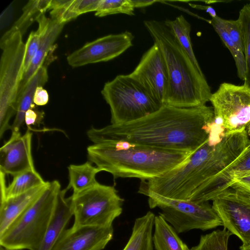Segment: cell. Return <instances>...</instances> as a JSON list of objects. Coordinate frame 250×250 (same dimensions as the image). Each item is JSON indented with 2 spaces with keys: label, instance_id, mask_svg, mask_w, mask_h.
Returning a JSON list of instances; mask_svg holds the SVG:
<instances>
[{
  "label": "cell",
  "instance_id": "cell-1",
  "mask_svg": "<svg viewBox=\"0 0 250 250\" xmlns=\"http://www.w3.org/2000/svg\"><path fill=\"white\" fill-rule=\"evenodd\" d=\"M214 118L212 106L181 108L164 104L156 111L122 125L91 127L87 136L93 144L125 141L152 147L193 153L205 143V126Z\"/></svg>",
  "mask_w": 250,
  "mask_h": 250
},
{
  "label": "cell",
  "instance_id": "cell-2",
  "mask_svg": "<svg viewBox=\"0 0 250 250\" xmlns=\"http://www.w3.org/2000/svg\"><path fill=\"white\" fill-rule=\"evenodd\" d=\"M144 24L159 47L166 64L168 83L164 104L181 108L206 105L212 93L202 70L164 21L148 20Z\"/></svg>",
  "mask_w": 250,
  "mask_h": 250
},
{
  "label": "cell",
  "instance_id": "cell-3",
  "mask_svg": "<svg viewBox=\"0 0 250 250\" xmlns=\"http://www.w3.org/2000/svg\"><path fill=\"white\" fill-rule=\"evenodd\" d=\"M193 153L134 145L117 149L109 142L87 147L89 162L114 178H136L147 181L160 177L184 164Z\"/></svg>",
  "mask_w": 250,
  "mask_h": 250
},
{
  "label": "cell",
  "instance_id": "cell-4",
  "mask_svg": "<svg viewBox=\"0 0 250 250\" xmlns=\"http://www.w3.org/2000/svg\"><path fill=\"white\" fill-rule=\"evenodd\" d=\"M61 190L58 181L49 182L37 199L0 235V246L9 250H37Z\"/></svg>",
  "mask_w": 250,
  "mask_h": 250
},
{
  "label": "cell",
  "instance_id": "cell-5",
  "mask_svg": "<svg viewBox=\"0 0 250 250\" xmlns=\"http://www.w3.org/2000/svg\"><path fill=\"white\" fill-rule=\"evenodd\" d=\"M101 93L110 107L111 125L135 121L162 105L129 74L117 75L106 82Z\"/></svg>",
  "mask_w": 250,
  "mask_h": 250
},
{
  "label": "cell",
  "instance_id": "cell-6",
  "mask_svg": "<svg viewBox=\"0 0 250 250\" xmlns=\"http://www.w3.org/2000/svg\"><path fill=\"white\" fill-rule=\"evenodd\" d=\"M0 137L11 129L15 115L19 87L23 74L25 43L20 32L7 31L0 41Z\"/></svg>",
  "mask_w": 250,
  "mask_h": 250
},
{
  "label": "cell",
  "instance_id": "cell-7",
  "mask_svg": "<svg viewBox=\"0 0 250 250\" xmlns=\"http://www.w3.org/2000/svg\"><path fill=\"white\" fill-rule=\"evenodd\" d=\"M70 197L73 227L111 226L123 211L124 200L114 186L97 182L91 188Z\"/></svg>",
  "mask_w": 250,
  "mask_h": 250
},
{
  "label": "cell",
  "instance_id": "cell-8",
  "mask_svg": "<svg viewBox=\"0 0 250 250\" xmlns=\"http://www.w3.org/2000/svg\"><path fill=\"white\" fill-rule=\"evenodd\" d=\"M148 197L150 208H159L160 214L178 233L193 229L206 230L223 226V222L208 202L168 198L148 190L138 191Z\"/></svg>",
  "mask_w": 250,
  "mask_h": 250
},
{
  "label": "cell",
  "instance_id": "cell-9",
  "mask_svg": "<svg viewBox=\"0 0 250 250\" xmlns=\"http://www.w3.org/2000/svg\"><path fill=\"white\" fill-rule=\"evenodd\" d=\"M209 101L214 119L226 134L246 130L250 124V86L228 83H221L212 93Z\"/></svg>",
  "mask_w": 250,
  "mask_h": 250
},
{
  "label": "cell",
  "instance_id": "cell-10",
  "mask_svg": "<svg viewBox=\"0 0 250 250\" xmlns=\"http://www.w3.org/2000/svg\"><path fill=\"white\" fill-rule=\"evenodd\" d=\"M212 201L224 228L237 236L242 246H250V195L229 188Z\"/></svg>",
  "mask_w": 250,
  "mask_h": 250
},
{
  "label": "cell",
  "instance_id": "cell-11",
  "mask_svg": "<svg viewBox=\"0 0 250 250\" xmlns=\"http://www.w3.org/2000/svg\"><path fill=\"white\" fill-rule=\"evenodd\" d=\"M133 34L126 31L110 34L85 43L66 58L72 67L107 62L116 58L132 46Z\"/></svg>",
  "mask_w": 250,
  "mask_h": 250
},
{
  "label": "cell",
  "instance_id": "cell-12",
  "mask_svg": "<svg viewBox=\"0 0 250 250\" xmlns=\"http://www.w3.org/2000/svg\"><path fill=\"white\" fill-rule=\"evenodd\" d=\"M129 75L140 83L161 105L168 88V74L162 52L155 42L143 54Z\"/></svg>",
  "mask_w": 250,
  "mask_h": 250
},
{
  "label": "cell",
  "instance_id": "cell-13",
  "mask_svg": "<svg viewBox=\"0 0 250 250\" xmlns=\"http://www.w3.org/2000/svg\"><path fill=\"white\" fill-rule=\"evenodd\" d=\"M32 133L11 134L0 149V172L15 176L35 169L32 154Z\"/></svg>",
  "mask_w": 250,
  "mask_h": 250
},
{
  "label": "cell",
  "instance_id": "cell-14",
  "mask_svg": "<svg viewBox=\"0 0 250 250\" xmlns=\"http://www.w3.org/2000/svg\"><path fill=\"white\" fill-rule=\"evenodd\" d=\"M113 225L65 229L52 250H103L112 239Z\"/></svg>",
  "mask_w": 250,
  "mask_h": 250
},
{
  "label": "cell",
  "instance_id": "cell-15",
  "mask_svg": "<svg viewBox=\"0 0 250 250\" xmlns=\"http://www.w3.org/2000/svg\"><path fill=\"white\" fill-rule=\"evenodd\" d=\"M249 170L250 144L229 165L196 188L188 200L197 203L212 201L223 191L229 188L234 177Z\"/></svg>",
  "mask_w": 250,
  "mask_h": 250
},
{
  "label": "cell",
  "instance_id": "cell-16",
  "mask_svg": "<svg viewBox=\"0 0 250 250\" xmlns=\"http://www.w3.org/2000/svg\"><path fill=\"white\" fill-rule=\"evenodd\" d=\"M37 21L39 24L37 30L40 38L39 49L28 68L23 74L18 97L37 70L44 64L47 55L51 52L55 42L65 24L46 17L44 14L41 16Z\"/></svg>",
  "mask_w": 250,
  "mask_h": 250
},
{
  "label": "cell",
  "instance_id": "cell-17",
  "mask_svg": "<svg viewBox=\"0 0 250 250\" xmlns=\"http://www.w3.org/2000/svg\"><path fill=\"white\" fill-rule=\"evenodd\" d=\"M67 191L66 188L60 190L52 217L37 250H52L73 216L71 197H65Z\"/></svg>",
  "mask_w": 250,
  "mask_h": 250
},
{
  "label": "cell",
  "instance_id": "cell-18",
  "mask_svg": "<svg viewBox=\"0 0 250 250\" xmlns=\"http://www.w3.org/2000/svg\"><path fill=\"white\" fill-rule=\"evenodd\" d=\"M48 183L49 181L22 194L0 200V235L37 199Z\"/></svg>",
  "mask_w": 250,
  "mask_h": 250
},
{
  "label": "cell",
  "instance_id": "cell-19",
  "mask_svg": "<svg viewBox=\"0 0 250 250\" xmlns=\"http://www.w3.org/2000/svg\"><path fill=\"white\" fill-rule=\"evenodd\" d=\"M48 78L47 67L43 64L37 70L19 95L15 117L11 126V134L20 133V129L24 123L26 111L34 108L33 97L36 88L39 86H42L47 82Z\"/></svg>",
  "mask_w": 250,
  "mask_h": 250
},
{
  "label": "cell",
  "instance_id": "cell-20",
  "mask_svg": "<svg viewBox=\"0 0 250 250\" xmlns=\"http://www.w3.org/2000/svg\"><path fill=\"white\" fill-rule=\"evenodd\" d=\"M100 0H51V19L66 23L79 16L96 11Z\"/></svg>",
  "mask_w": 250,
  "mask_h": 250
},
{
  "label": "cell",
  "instance_id": "cell-21",
  "mask_svg": "<svg viewBox=\"0 0 250 250\" xmlns=\"http://www.w3.org/2000/svg\"><path fill=\"white\" fill-rule=\"evenodd\" d=\"M155 217V214L149 211L135 219L131 236L123 250H153Z\"/></svg>",
  "mask_w": 250,
  "mask_h": 250
},
{
  "label": "cell",
  "instance_id": "cell-22",
  "mask_svg": "<svg viewBox=\"0 0 250 250\" xmlns=\"http://www.w3.org/2000/svg\"><path fill=\"white\" fill-rule=\"evenodd\" d=\"M5 176V174L0 172V200L22 194L48 182L44 180L36 168L14 176L8 186Z\"/></svg>",
  "mask_w": 250,
  "mask_h": 250
},
{
  "label": "cell",
  "instance_id": "cell-23",
  "mask_svg": "<svg viewBox=\"0 0 250 250\" xmlns=\"http://www.w3.org/2000/svg\"><path fill=\"white\" fill-rule=\"evenodd\" d=\"M153 243L155 250H191L159 213L155 216Z\"/></svg>",
  "mask_w": 250,
  "mask_h": 250
},
{
  "label": "cell",
  "instance_id": "cell-24",
  "mask_svg": "<svg viewBox=\"0 0 250 250\" xmlns=\"http://www.w3.org/2000/svg\"><path fill=\"white\" fill-rule=\"evenodd\" d=\"M69 182L66 189H72V194L82 192L94 185L97 182L96 176L102 171L89 161L82 164H71L67 167Z\"/></svg>",
  "mask_w": 250,
  "mask_h": 250
},
{
  "label": "cell",
  "instance_id": "cell-25",
  "mask_svg": "<svg viewBox=\"0 0 250 250\" xmlns=\"http://www.w3.org/2000/svg\"><path fill=\"white\" fill-rule=\"evenodd\" d=\"M51 0H29L22 9V14L8 30L20 32L23 35L28 27L45 12L49 10Z\"/></svg>",
  "mask_w": 250,
  "mask_h": 250
},
{
  "label": "cell",
  "instance_id": "cell-26",
  "mask_svg": "<svg viewBox=\"0 0 250 250\" xmlns=\"http://www.w3.org/2000/svg\"><path fill=\"white\" fill-rule=\"evenodd\" d=\"M164 22L179 44L187 52L196 67L201 70L192 48L190 35V24L182 15L177 17L173 20H166Z\"/></svg>",
  "mask_w": 250,
  "mask_h": 250
},
{
  "label": "cell",
  "instance_id": "cell-27",
  "mask_svg": "<svg viewBox=\"0 0 250 250\" xmlns=\"http://www.w3.org/2000/svg\"><path fill=\"white\" fill-rule=\"evenodd\" d=\"M219 35L224 44L230 52L235 63L239 78L244 81L246 74V61L244 53L231 40L223 22L218 16L208 21Z\"/></svg>",
  "mask_w": 250,
  "mask_h": 250
},
{
  "label": "cell",
  "instance_id": "cell-28",
  "mask_svg": "<svg viewBox=\"0 0 250 250\" xmlns=\"http://www.w3.org/2000/svg\"><path fill=\"white\" fill-rule=\"evenodd\" d=\"M242 33L246 74L244 84L250 86V3L243 6L238 18Z\"/></svg>",
  "mask_w": 250,
  "mask_h": 250
},
{
  "label": "cell",
  "instance_id": "cell-29",
  "mask_svg": "<svg viewBox=\"0 0 250 250\" xmlns=\"http://www.w3.org/2000/svg\"><path fill=\"white\" fill-rule=\"evenodd\" d=\"M231 233L226 229H218L200 237L197 245L191 250H228V244Z\"/></svg>",
  "mask_w": 250,
  "mask_h": 250
},
{
  "label": "cell",
  "instance_id": "cell-30",
  "mask_svg": "<svg viewBox=\"0 0 250 250\" xmlns=\"http://www.w3.org/2000/svg\"><path fill=\"white\" fill-rule=\"evenodd\" d=\"M134 9L130 0H100L95 15L99 17L116 14L134 16Z\"/></svg>",
  "mask_w": 250,
  "mask_h": 250
},
{
  "label": "cell",
  "instance_id": "cell-31",
  "mask_svg": "<svg viewBox=\"0 0 250 250\" xmlns=\"http://www.w3.org/2000/svg\"><path fill=\"white\" fill-rule=\"evenodd\" d=\"M40 38L39 31L30 33L25 43V52L23 64V73L28 68L39 49Z\"/></svg>",
  "mask_w": 250,
  "mask_h": 250
},
{
  "label": "cell",
  "instance_id": "cell-32",
  "mask_svg": "<svg viewBox=\"0 0 250 250\" xmlns=\"http://www.w3.org/2000/svg\"><path fill=\"white\" fill-rule=\"evenodd\" d=\"M223 22L231 40L244 53L242 33L238 20L222 19Z\"/></svg>",
  "mask_w": 250,
  "mask_h": 250
},
{
  "label": "cell",
  "instance_id": "cell-33",
  "mask_svg": "<svg viewBox=\"0 0 250 250\" xmlns=\"http://www.w3.org/2000/svg\"><path fill=\"white\" fill-rule=\"evenodd\" d=\"M229 188L250 195V170L234 177L229 185Z\"/></svg>",
  "mask_w": 250,
  "mask_h": 250
},
{
  "label": "cell",
  "instance_id": "cell-34",
  "mask_svg": "<svg viewBox=\"0 0 250 250\" xmlns=\"http://www.w3.org/2000/svg\"><path fill=\"white\" fill-rule=\"evenodd\" d=\"M33 108H30L26 111L24 118V123L28 129L30 130L31 126H39L44 117L43 111H38Z\"/></svg>",
  "mask_w": 250,
  "mask_h": 250
},
{
  "label": "cell",
  "instance_id": "cell-35",
  "mask_svg": "<svg viewBox=\"0 0 250 250\" xmlns=\"http://www.w3.org/2000/svg\"><path fill=\"white\" fill-rule=\"evenodd\" d=\"M49 100V95L47 91L42 86H38L34 93L33 97L34 104L38 106H43L46 104Z\"/></svg>",
  "mask_w": 250,
  "mask_h": 250
},
{
  "label": "cell",
  "instance_id": "cell-36",
  "mask_svg": "<svg viewBox=\"0 0 250 250\" xmlns=\"http://www.w3.org/2000/svg\"><path fill=\"white\" fill-rule=\"evenodd\" d=\"M12 12L13 11L12 7H8L1 14L0 17L3 18V19H1V21H3V22L1 23V29H2L3 27L6 25L7 23L10 21L11 16H12Z\"/></svg>",
  "mask_w": 250,
  "mask_h": 250
},
{
  "label": "cell",
  "instance_id": "cell-37",
  "mask_svg": "<svg viewBox=\"0 0 250 250\" xmlns=\"http://www.w3.org/2000/svg\"><path fill=\"white\" fill-rule=\"evenodd\" d=\"M134 8H144L150 6L157 1L156 0H130Z\"/></svg>",
  "mask_w": 250,
  "mask_h": 250
},
{
  "label": "cell",
  "instance_id": "cell-38",
  "mask_svg": "<svg viewBox=\"0 0 250 250\" xmlns=\"http://www.w3.org/2000/svg\"><path fill=\"white\" fill-rule=\"evenodd\" d=\"M189 5L190 6L193 7L194 8L205 10L206 12L208 13L210 15L211 18L214 17L216 16H217L215 10L212 7L191 3H189Z\"/></svg>",
  "mask_w": 250,
  "mask_h": 250
},
{
  "label": "cell",
  "instance_id": "cell-39",
  "mask_svg": "<svg viewBox=\"0 0 250 250\" xmlns=\"http://www.w3.org/2000/svg\"><path fill=\"white\" fill-rule=\"evenodd\" d=\"M239 249L240 250H250V246H244L241 245Z\"/></svg>",
  "mask_w": 250,
  "mask_h": 250
},
{
  "label": "cell",
  "instance_id": "cell-40",
  "mask_svg": "<svg viewBox=\"0 0 250 250\" xmlns=\"http://www.w3.org/2000/svg\"><path fill=\"white\" fill-rule=\"evenodd\" d=\"M246 130H247L248 135L250 136V124L248 126V127L246 129Z\"/></svg>",
  "mask_w": 250,
  "mask_h": 250
},
{
  "label": "cell",
  "instance_id": "cell-41",
  "mask_svg": "<svg viewBox=\"0 0 250 250\" xmlns=\"http://www.w3.org/2000/svg\"><path fill=\"white\" fill-rule=\"evenodd\" d=\"M0 250H9V249H6L1 246H0Z\"/></svg>",
  "mask_w": 250,
  "mask_h": 250
}]
</instances>
